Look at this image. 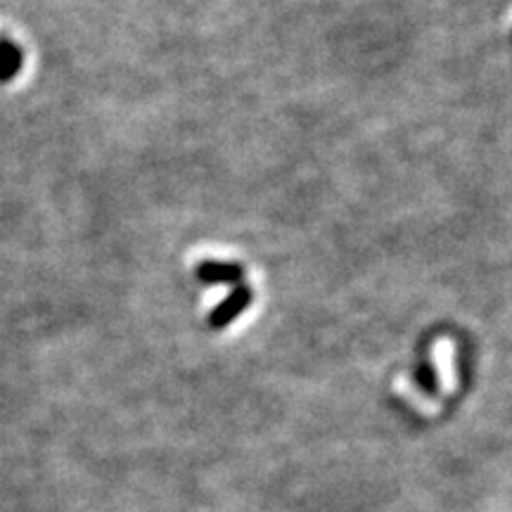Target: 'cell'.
Returning a JSON list of instances; mask_svg holds the SVG:
<instances>
[{
    "instance_id": "1",
    "label": "cell",
    "mask_w": 512,
    "mask_h": 512,
    "mask_svg": "<svg viewBox=\"0 0 512 512\" xmlns=\"http://www.w3.org/2000/svg\"><path fill=\"white\" fill-rule=\"evenodd\" d=\"M249 302H252V292H249L247 287H238V290L230 294L226 302H223L219 309L209 316L211 328H223V325H228L230 320L240 316V313L247 309Z\"/></svg>"
},
{
    "instance_id": "2",
    "label": "cell",
    "mask_w": 512,
    "mask_h": 512,
    "mask_svg": "<svg viewBox=\"0 0 512 512\" xmlns=\"http://www.w3.org/2000/svg\"><path fill=\"white\" fill-rule=\"evenodd\" d=\"M200 275L202 283H240L242 275V266L238 264H223V261H204L200 266Z\"/></svg>"
},
{
    "instance_id": "3",
    "label": "cell",
    "mask_w": 512,
    "mask_h": 512,
    "mask_svg": "<svg viewBox=\"0 0 512 512\" xmlns=\"http://www.w3.org/2000/svg\"><path fill=\"white\" fill-rule=\"evenodd\" d=\"M24 55L22 48L15 46L10 38H0V83L12 81L17 76L19 69H22Z\"/></svg>"
},
{
    "instance_id": "4",
    "label": "cell",
    "mask_w": 512,
    "mask_h": 512,
    "mask_svg": "<svg viewBox=\"0 0 512 512\" xmlns=\"http://www.w3.org/2000/svg\"><path fill=\"white\" fill-rule=\"evenodd\" d=\"M418 384L425 392H434V389H439L437 384V373H434V368L430 363H422L420 370H418Z\"/></svg>"
}]
</instances>
